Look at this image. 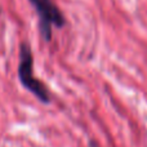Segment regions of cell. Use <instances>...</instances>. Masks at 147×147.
Returning a JSON list of instances; mask_svg holds the SVG:
<instances>
[{"instance_id": "obj_1", "label": "cell", "mask_w": 147, "mask_h": 147, "mask_svg": "<svg viewBox=\"0 0 147 147\" xmlns=\"http://www.w3.org/2000/svg\"><path fill=\"white\" fill-rule=\"evenodd\" d=\"M18 78L27 90H30L40 102L48 105L51 96L47 86L34 76V58L28 44L22 43L20 48V65H18Z\"/></svg>"}, {"instance_id": "obj_2", "label": "cell", "mask_w": 147, "mask_h": 147, "mask_svg": "<svg viewBox=\"0 0 147 147\" xmlns=\"http://www.w3.org/2000/svg\"><path fill=\"white\" fill-rule=\"evenodd\" d=\"M30 3L35 7L39 14V27L44 40L49 41L52 39V26L63 27L65 17L52 0H30Z\"/></svg>"}, {"instance_id": "obj_3", "label": "cell", "mask_w": 147, "mask_h": 147, "mask_svg": "<svg viewBox=\"0 0 147 147\" xmlns=\"http://www.w3.org/2000/svg\"><path fill=\"white\" fill-rule=\"evenodd\" d=\"M89 147H98V145H97L96 142H90L89 143Z\"/></svg>"}]
</instances>
